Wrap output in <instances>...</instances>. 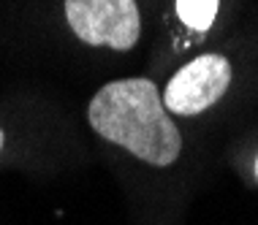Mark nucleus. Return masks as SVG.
Returning <instances> with one entry per match:
<instances>
[{
	"mask_svg": "<svg viewBox=\"0 0 258 225\" xmlns=\"http://www.w3.org/2000/svg\"><path fill=\"white\" fill-rule=\"evenodd\" d=\"M93 130L150 166H171L182 152L179 128L163 109V98L150 79L103 84L87 106Z\"/></svg>",
	"mask_w": 258,
	"mask_h": 225,
	"instance_id": "obj_1",
	"label": "nucleus"
},
{
	"mask_svg": "<svg viewBox=\"0 0 258 225\" xmlns=\"http://www.w3.org/2000/svg\"><path fill=\"white\" fill-rule=\"evenodd\" d=\"M66 19L87 46H109L114 52L134 49L142 33L136 0H66Z\"/></svg>",
	"mask_w": 258,
	"mask_h": 225,
	"instance_id": "obj_2",
	"label": "nucleus"
},
{
	"mask_svg": "<svg viewBox=\"0 0 258 225\" xmlns=\"http://www.w3.org/2000/svg\"><path fill=\"white\" fill-rule=\"evenodd\" d=\"M231 84V62L223 54H201L182 65L163 90V109L179 117H193L226 95Z\"/></svg>",
	"mask_w": 258,
	"mask_h": 225,
	"instance_id": "obj_3",
	"label": "nucleus"
},
{
	"mask_svg": "<svg viewBox=\"0 0 258 225\" xmlns=\"http://www.w3.org/2000/svg\"><path fill=\"white\" fill-rule=\"evenodd\" d=\"M218 9H220V0H177L179 19L190 30H199V33L212 27L215 17H218Z\"/></svg>",
	"mask_w": 258,
	"mask_h": 225,
	"instance_id": "obj_4",
	"label": "nucleus"
},
{
	"mask_svg": "<svg viewBox=\"0 0 258 225\" xmlns=\"http://www.w3.org/2000/svg\"><path fill=\"white\" fill-rule=\"evenodd\" d=\"M3 141H6V136H3V128H0V149H3Z\"/></svg>",
	"mask_w": 258,
	"mask_h": 225,
	"instance_id": "obj_5",
	"label": "nucleus"
},
{
	"mask_svg": "<svg viewBox=\"0 0 258 225\" xmlns=\"http://www.w3.org/2000/svg\"><path fill=\"white\" fill-rule=\"evenodd\" d=\"M255 179H258V158H255Z\"/></svg>",
	"mask_w": 258,
	"mask_h": 225,
	"instance_id": "obj_6",
	"label": "nucleus"
}]
</instances>
